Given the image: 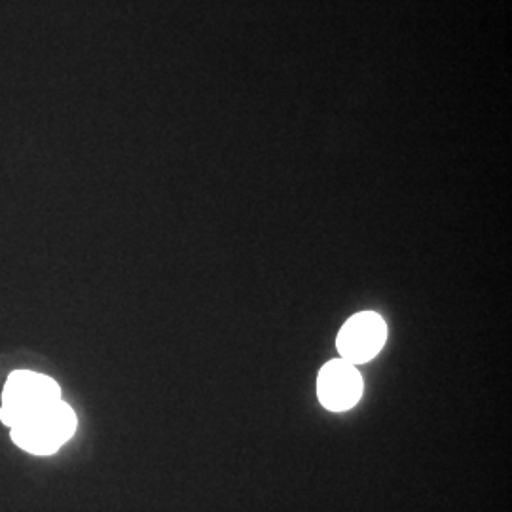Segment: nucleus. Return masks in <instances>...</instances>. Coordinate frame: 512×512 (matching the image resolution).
I'll use <instances>...</instances> for the list:
<instances>
[{
	"instance_id": "1",
	"label": "nucleus",
	"mask_w": 512,
	"mask_h": 512,
	"mask_svg": "<svg viewBox=\"0 0 512 512\" xmlns=\"http://www.w3.org/2000/svg\"><path fill=\"white\" fill-rule=\"evenodd\" d=\"M76 425L78 420L73 408L59 401L19 421L10 431L12 440L21 450L35 456H50L73 437Z\"/></svg>"
},
{
	"instance_id": "2",
	"label": "nucleus",
	"mask_w": 512,
	"mask_h": 512,
	"mask_svg": "<svg viewBox=\"0 0 512 512\" xmlns=\"http://www.w3.org/2000/svg\"><path fill=\"white\" fill-rule=\"evenodd\" d=\"M59 401H63L61 389L52 378L31 370H16L4 385L0 420L12 429L19 421Z\"/></svg>"
},
{
	"instance_id": "3",
	"label": "nucleus",
	"mask_w": 512,
	"mask_h": 512,
	"mask_svg": "<svg viewBox=\"0 0 512 512\" xmlns=\"http://www.w3.org/2000/svg\"><path fill=\"white\" fill-rule=\"evenodd\" d=\"M387 340V325L384 319L374 311H361L346 321L338 332L336 348L340 359L349 365H365L372 361Z\"/></svg>"
},
{
	"instance_id": "4",
	"label": "nucleus",
	"mask_w": 512,
	"mask_h": 512,
	"mask_svg": "<svg viewBox=\"0 0 512 512\" xmlns=\"http://www.w3.org/2000/svg\"><path fill=\"white\" fill-rule=\"evenodd\" d=\"M317 397L330 412H346L363 397V378L357 366L334 359L321 368L317 378Z\"/></svg>"
}]
</instances>
